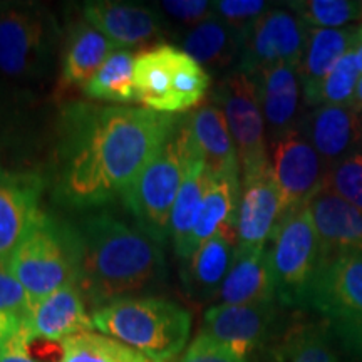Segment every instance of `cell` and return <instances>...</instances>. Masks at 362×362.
Wrapping results in <instances>:
<instances>
[{"label": "cell", "instance_id": "5bb4252c", "mask_svg": "<svg viewBox=\"0 0 362 362\" xmlns=\"http://www.w3.org/2000/svg\"><path fill=\"white\" fill-rule=\"evenodd\" d=\"M275 302L248 305H214L205 312L202 332L235 356L248 359L264 346L274 327Z\"/></svg>", "mask_w": 362, "mask_h": 362}, {"label": "cell", "instance_id": "603a6c76", "mask_svg": "<svg viewBox=\"0 0 362 362\" xmlns=\"http://www.w3.org/2000/svg\"><path fill=\"white\" fill-rule=\"evenodd\" d=\"M242 181L240 178H214L203 198L198 220L181 259L188 260L206 240L216 233L237 237V218Z\"/></svg>", "mask_w": 362, "mask_h": 362}, {"label": "cell", "instance_id": "7a4b0ae2", "mask_svg": "<svg viewBox=\"0 0 362 362\" xmlns=\"http://www.w3.org/2000/svg\"><path fill=\"white\" fill-rule=\"evenodd\" d=\"M81 269L78 287L86 302L98 307L139 297L165 277L163 250L143 230L101 214L79 226Z\"/></svg>", "mask_w": 362, "mask_h": 362}, {"label": "cell", "instance_id": "8992f818", "mask_svg": "<svg viewBox=\"0 0 362 362\" xmlns=\"http://www.w3.org/2000/svg\"><path fill=\"white\" fill-rule=\"evenodd\" d=\"M208 89L205 67L175 45H155L134 59L136 103L149 111L180 116L198 106Z\"/></svg>", "mask_w": 362, "mask_h": 362}, {"label": "cell", "instance_id": "ab89813d", "mask_svg": "<svg viewBox=\"0 0 362 362\" xmlns=\"http://www.w3.org/2000/svg\"><path fill=\"white\" fill-rule=\"evenodd\" d=\"M22 324H24V319L21 317L0 312V349L22 327Z\"/></svg>", "mask_w": 362, "mask_h": 362}, {"label": "cell", "instance_id": "f1b7e54d", "mask_svg": "<svg viewBox=\"0 0 362 362\" xmlns=\"http://www.w3.org/2000/svg\"><path fill=\"white\" fill-rule=\"evenodd\" d=\"M134 56L124 49H116L96 74L86 83V98L106 103H136Z\"/></svg>", "mask_w": 362, "mask_h": 362}, {"label": "cell", "instance_id": "74e56055", "mask_svg": "<svg viewBox=\"0 0 362 362\" xmlns=\"http://www.w3.org/2000/svg\"><path fill=\"white\" fill-rule=\"evenodd\" d=\"M181 362H247L242 357L235 356L232 351L225 349L223 346H220L218 342H215L214 339L203 336L200 334L192 346L188 347L187 354H185Z\"/></svg>", "mask_w": 362, "mask_h": 362}, {"label": "cell", "instance_id": "44dd1931", "mask_svg": "<svg viewBox=\"0 0 362 362\" xmlns=\"http://www.w3.org/2000/svg\"><path fill=\"white\" fill-rule=\"evenodd\" d=\"M309 210L322 242L324 255L359 253L362 255V211L322 188L312 198Z\"/></svg>", "mask_w": 362, "mask_h": 362}, {"label": "cell", "instance_id": "f35d334b", "mask_svg": "<svg viewBox=\"0 0 362 362\" xmlns=\"http://www.w3.org/2000/svg\"><path fill=\"white\" fill-rule=\"evenodd\" d=\"M33 339V334L27 329L25 322L17 330L0 349V362H37L27 352V344Z\"/></svg>", "mask_w": 362, "mask_h": 362}, {"label": "cell", "instance_id": "8d00e7d4", "mask_svg": "<svg viewBox=\"0 0 362 362\" xmlns=\"http://www.w3.org/2000/svg\"><path fill=\"white\" fill-rule=\"evenodd\" d=\"M160 6L166 16L189 29L215 17L214 2L208 0H166Z\"/></svg>", "mask_w": 362, "mask_h": 362}, {"label": "cell", "instance_id": "e0dca14e", "mask_svg": "<svg viewBox=\"0 0 362 362\" xmlns=\"http://www.w3.org/2000/svg\"><path fill=\"white\" fill-rule=\"evenodd\" d=\"M83 16L86 22L124 51L151 42L161 33V17L153 8L138 4L86 2Z\"/></svg>", "mask_w": 362, "mask_h": 362}, {"label": "cell", "instance_id": "d4e9b609", "mask_svg": "<svg viewBox=\"0 0 362 362\" xmlns=\"http://www.w3.org/2000/svg\"><path fill=\"white\" fill-rule=\"evenodd\" d=\"M237 255V237L216 233L185 260L181 279L197 298H216Z\"/></svg>", "mask_w": 362, "mask_h": 362}, {"label": "cell", "instance_id": "d6a6232c", "mask_svg": "<svg viewBox=\"0 0 362 362\" xmlns=\"http://www.w3.org/2000/svg\"><path fill=\"white\" fill-rule=\"evenodd\" d=\"M361 76L354 51L351 49L346 56H342L341 61L334 66V69L324 79V83L320 84L310 107L352 106Z\"/></svg>", "mask_w": 362, "mask_h": 362}, {"label": "cell", "instance_id": "4dcf8cb0", "mask_svg": "<svg viewBox=\"0 0 362 362\" xmlns=\"http://www.w3.org/2000/svg\"><path fill=\"white\" fill-rule=\"evenodd\" d=\"M275 362H339L322 325L300 324L287 330L274 349Z\"/></svg>", "mask_w": 362, "mask_h": 362}, {"label": "cell", "instance_id": "e575fe53", "mask_svg": "<svg viewBox=\"0 0 362 362\" xmlns=\"http://www.w3.org/2000/svg\"><path fill=\"white\" fill-rule=\"evenodd\" d=\"M215 17L232 27L245 39L253 24L269 11V4L264 0H218L214 2Z\"/></svg>", "mask_w": 362, "mask_h": 362}, {"label": "cell", "instance_id": "277c9868", "mask_svg": "<svg viewBox=\"0 0 362 362\" xmlns=\"http://www.w3.org/2000/svg\"><path fill=\"white\" fill-rule=\"evenodd\" d=\"M197 158L200 155L194 146L188 115L180 116L160 151L123 194L126 208L143 232L156 242H163L170 235L176 197L189 165Z\"/></svg>", "mask_w": 362, "mask_h": 362}, {"label": "cell", "instance_id": "d6986e66", "mask_svg": "<svg viewBox=\"0 0 362 362\" xmlns=\"http://www.w3.org/2000/svg\"><path fill=\"white\" fill-rule=\"evenodd\" d=\"M259 90L265 126L269 128L270 143L297 128L298 103H300V79L296 66L277 64L252 76Z\"/></svg>", "mask_w": 362, "mask_h": 362}, {"label": "cell", "instance_id": "3957f363", "mask_svg": "<svg viewBox=\"0 0 362 362\" xmlns=\"http://www.w3.org/2000/svg\"><path fill=\"white\" fill-rule=\"evenodd\" d=\"M94 329L143 352L158 362H170L187 346L192 315L173 300L129 297L93 310Z\"/></svg>", "mask_w": 362, "mask_h": 362}, {"label": "cell", "instance_id": "4316f807", "mask_svg": "<svg viewBox=\"0 0 362 362\" xmlns=\"http://www.w3.org/2000/svg\"><path fill=\"white\" fill-rule=\"evenodd\" d=\"M242 47V35L216 17L188 29L183 37V51L202 66L205 64L215 69L228 67L235 59L240 61Z\"/></svg>", "mask_w": 362, "mask_h": 362}, {"label": "cell", "instance_id": "ffe728a7", "mask_svg": "<svg viewBox=\"0 0 362 362\" xmlns=\"http://www.w3.org/2000/svg\"><path fill=\"white\" fill-rule=\"evenodd\" d=\"M198 155L211 178H240V161L223 111L215 103L188 115Z\"/></svg>", "mask_w": 362, "mask_h": 362}, {"label": "cell", "instance_id": "1f68e13d", "mask_svg": "<svg viewBox=\"0 0 362 362\" xmlns=\"http://www.w3.org/2000/svg\"><path fill=\"white\" fill-rule=\"evenodd\" d=\"M288 7L310 29H342L361 21V2L351 0H298Z\"/></svg>", "mask_w": 362, "mask_h": 362}, {"label": "cell", "instance_id": "7402d4cb", "mask_svg": "<svg viewBox=\"0 0 362 362\" xmlns=\"http://www.w3.org/2000/svg\"><path fill=\"white\" fill-rule=\"evenodd\" d=\"M359 27H342V29H310L309 39L300 64H298V79H300L302 98L305 106H312L320 84L327 78L334 66L346 56L354 45Z\"/></svg>", "mask_w": 362, "mask_h": 362}, {"label": "cell", "instance_id": "9a60e30c", "mask_svg": "<svg viewBox=\"0 0 362 362\" xmlns=\"http://www.w3.org/2000/svg\"><path fill=\"white\" fill-rule=\"evenodd\" d=\"M44 180L34 171L0 168V264L11 260L40 216Z\"/></svg>", "mask_w": 362, "mask_h": 362}, {"label": "cell", "instance_id": "4fadbf2b", "mask_svg": "<svg viewBox=\"0 0 362 362\" xmlns=\"http://www.w3.org/2000/svg\"><path fill=\"white\" fill-rule=\"evenodd\" d=\"M284 216V200L272 165L243 176L237 218V252L265 250Z\"/></svg>", "mask_w": 362, "mask_h": 362}, {"label": "cell", "instance_id": "30bf717a", "mask_svg": "<svg viewBox=\"0 0 362 362\" xmlns=\"http://www.w3.org/2000/svg\"><path fill=\"white\" fill-rule=\"evenodd\" d=\"M216 106L223 111L240 161L242 175H250L270 165L267 153L265 119L259 90L252 76L242 71L226 74L215 90Z\"/></svg>", "mask_w": 362, "mask_h": 362}, {"label": "cell", "instance_id": "f546056e", "mask_svg": "<svg viewBox=\"0 0 362 362\" xmlns=\"http://www.w3.org/2000/svg\"><path fill=\"white\" fill-rule=\"evenodd\" d=\"M61 362H158L110 336L81 332L62 341Z\"/></svg>", "mask_w": 362, "mask_h": 362}, {"label": "cell", "instance_id": "ba28073f", "mask_svg": "<svg viewBox=\"0 0 362 362\" xmlns=\"http://www.w3.org/2000/svg\"><path fill=\"white\" fill-rule=\"evenodd\" d=\"M305 307L319 312L346 351L356 356L362 349V255H324Z\"/></svg>", "mask_w": 362, "mask_h": 362}, {"label": "cell", "instance_id": "60d3db41", "mask_svg": "<svg viewBox=\"0 0 362 362\" xmlns=\"http://www.w3.org/2000/svg\"><path fill=\"white\" fill-rule=\"evenodd\" d=\"M352 51H354L357 67H359V71L362 74V25L357 29V35H356L354 45H352Z\"/></svg>", "mask_w": 362, "mask_h": 362}, {"label": "cell", "instance_id": "484cf974", "mask_svg": "<svg viewBox=\"0 0 362 362\" xmlns=\"http://www.w3.org/2000/svg\"><path fill=\"white\" fill-rule=\"evenodd\" d=\"M116 45L89 22L78 21L67 33L62 51V79L84 86L116 51Z\"/></svg>", "mask_w": 362, "mask_h": 362}, {"label": "cell", "instance_id": "cb8c5ba5", "mask_svg": "<svg viewBox=\"0 0 362 362\" xmlns=\"http://www.w3.org/2000/svg\"><path fill=\"white\" fill-rule=\"evenodd\" d=\"M216 298L221 305L277 302L267 248L257 252H237L232 269L221 284Z\"/></svg>", "mask_w": 362, "mask_h": 362}, {"label": "cell", "instance_id": "5b68a950", "mask_svg": "<svg viewBox=\"0 0 362 362\" xmlns=\"http://www.w3.org/2000/svg\"><path fill=\"white\" fill-rule=\"evenodd\" d=\"M8 265L34 307L54 292L78 284L79 230L42 211L24 242L13 252Z\"/></svg>", "mask_w": 362, "mask_h": 362}, {"label": "cell", "instance_id": "ac0fdd59", "mask_svg": "<svg viewBox=\"0 0 362 362\" xmlns=\"http://www.w3.org/2000/svg\"><path fill=\"white\" fill-rule=\"evenodd\" d=\"M24 322L33 337L56 342L94 329L78 284L67 285L35 304Z\"/></svg>", "mask_w": 362, "mask_h": 362}, {"label": "cell", "instance_id": "8fae6325", "mask_svg": "<svg viewBox=\"0 0 362 362\" xmlns=\"http://www.w3.org/2000/svg\"><path fill=\"white\" fill-rule=\"evenodd\" d=\"M309 30L296 13L287 8H269L253 24L243 39L238 71L248 76L277 64L296 66L304 56Z\"/></svg>", "mask_w": 362, "mask_h": 362}, {"label": "cell", "instance_id": "6da1fadb", "mask_svg": "<svg viewBox=\"0 0 362 362\" xmlns=\"http://www.w3.org/2000/svg\"><path fill=\"white\" fill-rule=\"evenodd\" d=\"M178 117L146 107L66 106L57 124L56 200L90 208L123 197L168 139Z\"/></svg>", "mask_w": 362, "mask_h": 362}, {"label": "cell", "instance_id": "d590c367", "mask_svg": "<svg viewBox=\"0 0 362 362\" xmlns=\"http://www.w3.org/2000/svg\"><path fill=\"white\" fill-rule=\"evenodd\" d=\"M33 310L29 296L19 280L13 277L8 262L0 264V312L27 319Z\"/></svg>", "mask_w": 362, "mask_h": 362}, {"label": "cell", "instance_id": "7c38bea8", "mask_svg": "<svg viewBox=\"0 0 362 362\" xmlns=\"http://www.w3.org/2000/svg\"><path fill=\"white\" fill-rule=\"evenodd\" d=\"M270 165L284 200L285 215L309 206L324 188L327 165L298 128L272 143Z\"/></svg>", "mask_w": 362, "mask_h": 362}, {"label": "cell", "instance_id": "83f0119b", "mask_svg": "<svg viewBox=\"0 0 362 362\" xmlns=\"http://www.w3.org/2000/svg\"><path fill=\"white\" fill-rule=\"evenodd\" d=\"M211 180L214 178L206 171L202 158L193 160L187 171V176H185L183 185H181L178 197H176L170 218V235L175 243L176 255L180 259L183 257L188 240L192 237L194 223L198 220V214H200L203 198H205V193L208 187H210Z\"/></svg>", "mask_w": 362, "mask_h": 362}, {"label": "cell", "instance_id": "52a82bcc", "mask_svg": "<svg viewBox=\"0 0 362 362\" xmlns=\"http://www.w3.org/2000/svg\"><path fill=\"white\" fill-rule=\"evenodd\" d=\"M59 34L49 8L29 2H0V72L21 81L44 78L54 64Z\"/></svg>", "mask_w": 362, "mask_h": 362}, {"label": "cell", "instance_id": "836d02e7", "mask_svg": "<svg viewBox=\"0 0 362 362\" xmlns=\"http://www.w3.org/2000/svg\"><path fill=\"white\" fill-rule=\"evenodd\" d=\"M324 188L362 211V151L330 166Z\"/></svg>", "mask_w": 362, "mask_h": 362}, {"label": "cell", "instance_id": "2e32d148", "mask_svg": "<svg viewBox=\"0 0 362 362\" xmlns=\"http://www.w3.org/2000/svg\"><path fill=\"white\" fill-rule=\"evenodd\" d=\"M297 128L327 168L362 148V111L354 106L314 107L302 117Z\"/></svg>", "mask_w": 362, "mask_h": 362}, {"label": "cell", "instance_id": "ee69618b", "mask_svg": "<svg viewBox=\"0 0 362 362\" xmlns=\"http://www.w3.org/2000/svg\"><path fill=\"white\" fill-rule=\"evenodd\" d=\"M361 22H362V2H361Z\"/></svg>", "mask_w": 362, "mask_h": 362}, {"label": "cell", "instance_id": "9c48e42d", "mask_svg": "<svg viewBox=\"0 0 362 362\" xmlns=\"http://www.w3.org/2000/svg\"><path fill=\"white\" fill-rule=\"evenodd\" d=\"M277 302L305 305L309 288L324 259V248L309 206L285 215L267 248Z\"/></svg>", "mask_w": 362, "mask_h": 362}, {"label": "cell", "instance_id": "b9f144b4", "mask_svg": "<svg viewBox=\"0 0 362 362\" xmlns=\"http://www.w3.org/2000/svg\"><path fill=\"white\" fill-rule=\"evenodd\" d=\"M352 106H354L356 110L362 111V76H361V81H359V84H357V89H356V96H354V101H352Z\"/></svg>", "mask_w": 362, "mask_h": 362}, {"label": "cell", "instance_id": "7bdbcfd3", "mask_svg": "<svg viewBox=\"0 0 362 362\" xmlns=\"http://www.w3.org/2000/svg\"><path fill=\"white\" fill-rule=\"evenodd\" d=\"M354 357H357V359H359V361H361V362H362V349H361V351H359V352H357V354H356V356H354Z\"/></svg>", "mask_w": 362, "mask_h": 362}]
</instances>
